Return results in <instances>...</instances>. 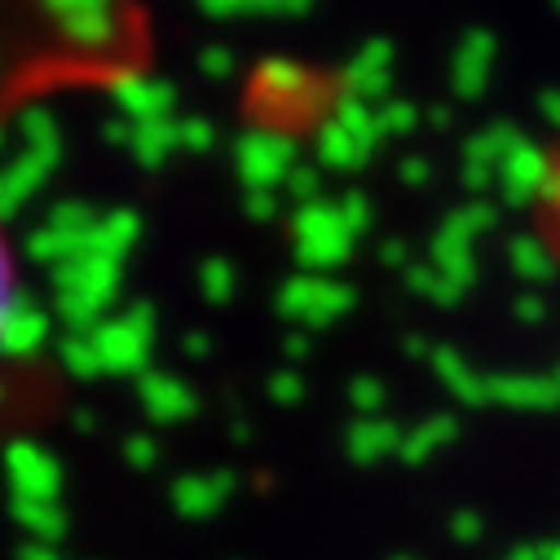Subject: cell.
I'll list each match as a JSON object with an SVG mask.
<instances>
[{"instance_id":"obj_1","label":"cell","mask_w":560,"mask_h":560,"mask_svg":"<svg viewBox=\"0 0 560 560\" xmlns=\"http://www.w3.org/2000/svg\"><path fill=\"white\" fill-rule=\"evenodd\" d=\"M318 75L292 58H269L256 67L252 75V97L260 106V115H269V128H283V119H296V115H310L318 110Z\"/></svg>"},{"instance_id":"obj_2","label":"cell","mask_w":560,"mask_h":560,"mask_svg":"<svg viewBox=\"0 0 560 560\" xmlns=\"http://www.w3.org/2000/svg\"><path fill=\"white\" fill-rule=\"evenodd\" d=\"M292 238H296V260L305 265V273H327L353 256V234L340 221V208L323 199L301 203V212L292 217Z\"/></svg>"},{"instance_id":"obj_3","label":"cell","mask_w":560,"mask_h":560,"mask_svg":"<svg viewBox=\"0 0 560 560\" xmlns=\"http://www.w3.org/2000/svg\"><path fill=\"white\" fill-rule=\"evenodd\" d=\"M353 310V288L336 283L327 273H296L278 288V314L301 327H327Z\"/></svg>"},{"instance_id":"obj_4","label":"cell","mask_w":560,"mask_h":560,"mask_svg":"<svg viewBox=\"0 0 560 560\" xmlns=\"http://www.w3.org/2000/svg\"><path fill=\"white\" fill-rule=\"evenodd\" d=\"M238 173L252 190H273L288 186V177L296 173V142L288 128H252L238 142Z\"/></svg>"},{"instance_id":"obj_5","label":"cell","mask_w":560,"mask_h":560,"mask_svg":"<svg viewBox=\"0 0 560 560\" xmlns=\"http://www.w3.org/2000/svg\"><path fill=\"white\" fill-rule=\"evenodd\" d=\"M551 168H556V160H551L538 142L521 137V142L508 151V160L499 164V177H494V182H499V190H503L508 203H534V199L547 195Z\"/></svg>"},{"instance_id":"obj_6","label":"cell","mask_w":560,"mask_h":560,"mask_svg":"<svg viewBox=\"0 0 560 560\" xmlns=\"http://www.w3.org/2000/svg\"><path fill=\"white\" fill-rule=\"evenodd\" d=\"M388 84H393V45H388V40H366V45L345 62V71H340V89H345L349 97L371 102V106L384 102Z\"/></svg>"},{"instance_id":"obj_7","label":"cell","mask_w":560,"mask_h":560,"mask_svg":"<svg viewBox=\"0 0 560 560\" xmlns=\"http://www.w3.org/2000/svg\"><path fill=\"white\" fill-rule=\"evenodd\" d=\"M521 128L516 124H490L486 132H477L472 142L464 147V186L468 190H486L499 177V164L508 160V151L521 142Z\"/></svg>"},{"instance_id":"obj_8","label":"cell","mask_w":560,"mask_h":560,"mask_svg":"<svg viewBox=\"0 0 560 560\" xmlns=\"http://www.w3.org/2000/svg\"><path fill=\"white\" fill-rule=\"evenodd\" d=\"M490 67H494V36L490 32H468L451 58V84L459 102H477L490 84Z\"/></svg>"},{"instance_id":"obj_9","label":"cell","mask_w":560,"mask_h":560,"mask_svg":"<svg viewBox=\"0 0 560 560\" xmlns=\"http://www.w3.org/2000/svg\"><path fill=\"white\" fill-rule=\"evenodd\" d=\"M486 401L512 410H551L560 401L556 375H486Z\"/></svg>"},{"instance_id":"obj_10","label":"cell","mask_w":560,"mask_h":560,"mask_svg":"<svg viewBox=\"0 0 560 560\" xmlns=\"http://www.w3.org/2000/svg\"><path fill=\"white\" fill-rule=\"evenodd\" d=\"M345 446H349V459L353 464H380V459H388V455L401 451V429L393 424V419H384V415H371V419H358V424H349Z\"/></svg>"},{"instance_id":"obj_11","label":"cell","mask_w":560,"mask_h":560,"mask_svg":"<svg viewBox=\"0 0 560 560\" xmlns=\"http://www.w3.org/2000/svg\"><path fill=\"white\" fill-rule=\"evenodd\" d=\"M314 151H318V168H336V173H358V168L375 155L371 147L358 142L349 128H340L331 115L318 124V142H314Z\"/></svg>"},{"instance_id":"obj_12","label":"cell","mask_w":560,"mask_h":560,"mask_svg":"<svg viewBox=\"0 0 560 560\" xmlns=\"http://www.w3.org/2000/svg\"><path fill=\"white\" fill-rule=\"evenodd\" d=\"M433 371H438V380H442L459 401L486 406V375H477L464 353H455V349H433Z\"/></svg>"},{"instance_id":"obj_13","label":"cell","mask_w":560,"mask_h":560,"mask_svg":"<svg viewBox=\"0 0 560 560\" xmlns=\"http://www.w3.org/2000/svg\"><path fill=\"white\" fill-rule=\"evenodd\" d=\"M331 119L340 124V128H349L362 147H384L388 137H384V128H380V106H371V102H362V97H349V93H340L336 102H331Z\"/></svg>"},{"instance_id":"obj_14","label":"cell","mask_w":560,"mask_h":560,"mask_svg":"<svg viewBox=\"0 0 560 560\" xmlns=\"http://www.w3.org/2000/svg\"><path fill=\"white\" fill-rule=\"evenodd\" d=\"M455 419L451 415H438V419H429V424H415V433H401V464H429L442 446H451L455 442Z\"/></svg>"},{"instance_id":"obj_15","label":"cell","mask_w":560,"mask_h":560,"mask_svg":"<svg viewBox=\"0 0 560 560\" xmlns=\"http://www.w3.org/2000/svg\"><path fill=\"white\" fill-rule=\"evenodd\" d=\"M508 265L516 269L521 283H551V273H556V256L542 238L534 234H521L508 243Z\"/></svg>"},{"instance_id":"obj_16","label":"cell","mask_w":560,"mask_h":560,"mask_svg":"<svg viewBox=\"0 0 560 560\" xmlns=\"http://www.w3.org/2000/svg\"><path fill=\"white\" fill-rule=\"evenodd\" d=\"M494 225H499V208H494V203H486V199H472V203H464L459 212H451L442 230H451V234H459V238L477 243V238H481V234H490Z\"/></svg>"},{"instance_id":"obj_17","label":"cell","mask_w":560,"mask_h":560,"mask_svg":"<svg viewBox=\"0 0 560 560\" xmlns=\"http://www.w3.org/2000/svg\"><path fill=\"white\" fill-rule=\"evenodd\" d=\"M14 310H19V265H14V247L5 230H0V340H5L14 323Z\"/></svg>"},{"instance_id":"obj_18","label":"cell","mask_w":560,"mask_h":560,"mask_svg":"<svg viewBox=\"0 0 560 560\" xmlns=\"http://www.w3.org/2000/svg\"><path fill=\"white\" fill-rule=\"evenodd\" d=\"M406 283H410V292L429 296V301H438V305H455V301H459L455 288L446 283V278H442L433 265H410V269H406Z\"/></svg>"},{"instance_id":"obj_19","label":"cell","mask_w":560,"mask_h":560,"mask_svg":"<svg viewBox=\"0 0 560 560\" xmlns=\"http://www.w3.org/2000/svg\"><path fill=\"white\" fill-rule=\"evenodd\" d=\"M349 401H353L358 419H371V415H380V410H384L388 388H384L375 375H358V380H353V388H349Z\"/></svg>"},{"instance_id":"obj_20","label":"cell","mask_w":560,"mask_h":560,"mask_svg":"<svg viewBox=\"0 0 560 560\" xmlns=\"http://www.w3.org/2000/svg\"><path fill=\"white\" fill-rule=\"evenodd\" d=\"M415 124H419V110H415L410 102H397V97L380 102V128H384V137H401V132H410Z\"/></svg>"},{"instance_id":"obj_21","label":"cell","mask_w":560,"mask_h":560,"mask_svg":"<svg viewBox=\"0 0 560 560\" xmlns=\"http://www.w3.org/2000/svg\"><path fill=\"white\" fill-rule=\"evenodd\" d=\"M336 208H340V221L349 225V234H353V238H358V234H362V230L371 225V199H366V195L349 190V195H345V199H340Z\"/></svg>"},{"instance_id":"obj_22","label":"cell","mask_w":560,"mask_h":560,"mask_svg":"<svg viewBox=\"0 0 560 560\" xmlns=\"http://www.w3.org/2000/svg\"><path fill=\"white\" fill-rule=\"evenodd\" d=\"M269 397H273L278 406H296V401L305 397V380H301L296 371H278V375L269 380Z\"/></svg>"},{"instance_id":"obj_23","label":"cell","mask_w":560,"mask_h":560,"mask_svg":"<svg viewBox=\"0 0 560 560\" xmlns=\"http://www.w3.org/2000/svg\"><path fill=\"white\" fill-rule=\"evenodd\" d=\"M288 190H292V199H301V203H314L318 199V190H323V168H301L296 164V173L288 177Z\"/></svg>"},{"instance_id":"obj_24","label":"cell","mask_w":560,"mask_h":560,"mask_svg":"<svg viewBox=\"0 0 560 560\" xmlns=\"http://www.w3.org/2000/svg\"><path fill=\"white\" fill-rule=\"evenodd\" d=\"M451 534H455L459 542H477V538L486 534L481 512H455V516H451Z\"/></svg>"},{"instance_id":"obj_25","label":"cell","mask_w":560,"mask_h":560,"mask_svg":"<svg viewBox=\"0 0 560 560\" xmlns=\"http://www.w3.org/2000/svg\"><path fill=\"white\" fill-rule=\"evenodd\" d=\"M208 292H212V296H230V292H234V273H230L225 260H212V265H208Z\"/></svg>"},{"instance_id":"obj_26","label":"cell","mask_w":560,"mask_h":560,"mask_svg":"<svg viewBox=\"0 0 560 560\" xmlns=\"http://www.w3.org/2000/svg\"><path fill=\"white\" fill-rule=\"evenodd\" d=\"M247 212H252L256 221H269V217L278 212V199H273V190H252V195H247Z\"/></svg>"},{"instance_id":"obj_27","label":"cell","mask_w":560,"mask_h":560,"mask_svg":"<svg viewBox=\"0 0 560 560\" xmlns=\"http://www.w3.org/2000/svg\"><path fill=\"white\" fill-rule=\"evenodd\" d=\"M542 314H547V305L529 292V296H516V318L521 323H542Z\"/></svg>"},{"instance_id":"obj_28","label":"cell","mask_w":560,"mask_h":560,"mask_svg":"<svg viewBox=\"0 0 560 560\" xmlns=\"http://www.w3.org/2000/svg\"><path fill=\"white\" fill-rule=\"evenodd\" d=\"M429 173H433L429 160H401V182H406V186H424Z\"/></svg>"},{"instance_id":"obj_29","label":"cell","mask_w":560,"mask_h":560,"mask_svg":"<svg viewBox=\"0 0 560 560\" xmlns=\"http://www.w3.org/2000/svg\"><path fill=\"white\" fill-rule=\"evenodd\" d=\"M380 260H384V265H406V243H401V238H388V243L380 247Z\"/></svg>"},{"instance_id":"obj_30","label":"cell","mask_w":560,"mask_h":560,"mask_svg":"<svg viewBox=\"0 0 560 560\" xmlns=\"http://www.w3.org/2000/svg\"><path fill=\"white\" fill-rule=\"evenodd\" d=\"M538 110H542V119H547V124H556V128H560V93H542Z\"/></svg>"},{"instance_id":"obj_31","label":"cell","mask_w":560,"mask_h":560,"mask_svg":"<svg viewBox=\"0 0 560 560\" xmlns=\"http://www.w3.org/2000/svg\"><path fill=\"white\" fill-rule=\"evenodd\" d=\"M542 203H547L551 212H560V160H556V168H551V182H547V195H542Z\"/></svg>"},{"instance_id":"obj_32","label":"cell","mask_w":560,"mask_h":560,"mask_svg":"<svg viewBox=\"0 0 560 560\" xmlns=\"http://www.w3.org/2000/svg\"><path fill=\"white\" fill-rule=\"evenodd\" d=\"M283 349H288V358H292V362H301V358H310V336H288V340H283Z\"/></svg>"},{"instance_id":"obj_33","label":"cell","mask_w":560,"mask_h":560,"mask_svg":"<svg viewBox=\"0 0 560 560\" xmlns=\"http://www.w3.org/2000/svg\"><path fill=\"white\" fill-rule=\"evenodd\" d=\"M208 67H212V75H225V71H230V67H234V58H230V54H221V49H217V54H208Z\"/></svg>"},{"instance_id":"obj_34","label":"cell","mask_w":560,"mask_h":560,"mask_svg":"<svg viewBox=\"0 0 560 560\" xmlns=\"http://www.w3.org/2000/svg\"><path fill=\"white\" fill-rule=\"evenodd\" d=\"M508 560H542V547H516L508 551Z\"/></svg>"},{"instance_id":"obj_35","label":"cell","mask_w":560,"mask_h":560,"mask_svg":"<svg viewBox=\"0 0 560 560\" xmlns=\"http://www.w3.org/2000/svg\"><path fill=\"white\" fill-rule=\"evenodd\" d=\"M393 560H415V556H393Z\"/></svg>"},{"instance_id":"obj_36","label":"cell","mask_w":560,"mask_h":560,"mask_svg":"<svg viewBox=\"0 0 560 560\" xmlns=\"http://www.w3.org/2000/svg\"><path fill=\"white\" fill-rule=\"evenodd\" d=\"M556 388H560V371H556Z\"/></svg>"}]
</instances>
